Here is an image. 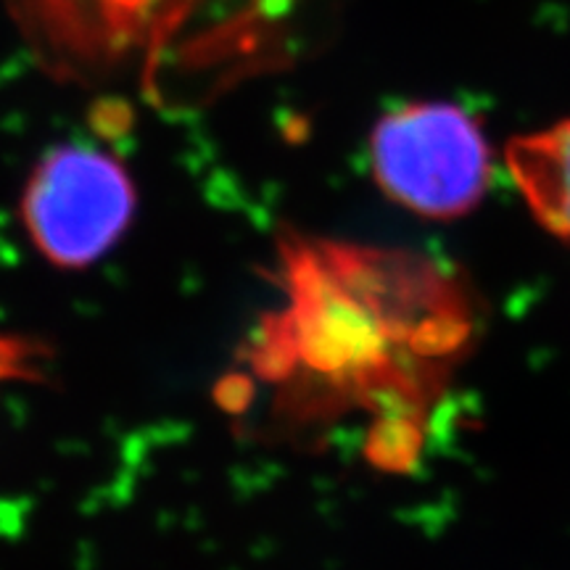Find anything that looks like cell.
Returning a JSON list of instances; mask_svg holds the SVG:
<instances>
[{"mask_svg":"<svg viewBox=\"0 0 570 570\" xmlns=\"http://www.w3.org/2000/svg\"><path fill=\"white\" fill-rule=\"evenodd\" d=\"M377 188L402 209L431 219L473 212L491 180V148L479 119L458 104L391 109L370 135Z\"/></svg>","mask_w":570,"mask_h":570,"instance_id":"7a4b0ae2","label":"cell"},{"mask_svg":"<svg viewBox=\"0 0 570 570\" xmlns=\"http://www.w3.org/2000/svg\"><path fill=\"white\" fill-rule=\"evenodd\" d=\"M285 309L254 352L256 373L296 410L381 415L377 460L415 458L423 417L470 338L460 283L423 256L291 235L281 246Z\"/></svg>","mask_w":570,"mask_h":570,"instance_id":"6da1fadb","label":"cell"},{"mask_svg":"<svg viewBox=\"0 0 570 570\" xmlns=\"http://www.w3.org/2000/svg\"><path fill=\"white\" fill-rule=\"evenodd\" d=\"M504 159L539 225L570 244V117L515 135Z\"/></svg>","mask_w":570,"mask_h":570,"instance_id":"277c9868","label":"cell"},{"mask_svg":"<svg viewBox=\"0 0 570 570\" xmlns=\"http://www.w3.org/2000/svg\"><path fill=\"white\" fill-rule=\"evenodd\" d=\"M135 214V185L111 154L59 146L42 156L21 196V223L53 265L82 269L117 246Z\"/></svg>","mask_w":570,"mask_h":570,"instance_id":"3957f363","label":"cell"}]
</instances>
